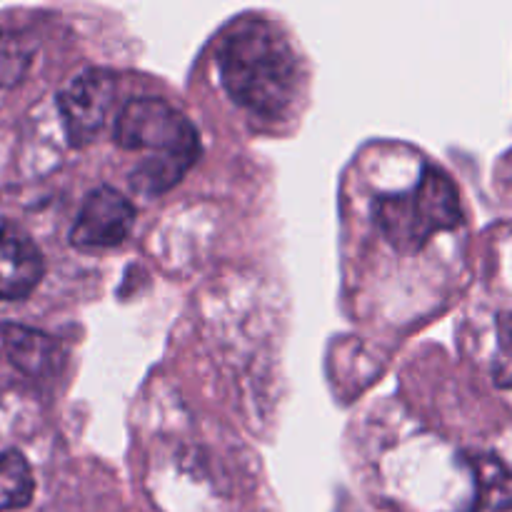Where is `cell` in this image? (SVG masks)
I'll return each mask as SVG.
<instances>
[{
	"label": "cell",
	"mask_w": 512,
	"mask_h": 512,
	"mask_svg": "<svg viewBox=\"0 0 512 512\" xmlns=\"http://www.w3.org/2000/svg\"><path fill=\"white\" fill-rule=\"evenodd\" d=\"M218 70L230 98L263 118H278L298 93V58L288 38L263 18H240L225 30Z\"/></svg>",
	"instance_id": "1"
},
{
	"label": "cell",
	"mask_w": 512,
	"mask_h": 512,
	"mask_svg": "<svg viewBox=\"0 0 512 512\" xmlns=\"http://www.w3.org/2000/svg\"><path fill=\"white\" fill-rule=\"evenodd\" d=\"M375 220L383 238L398 253L413 255L428 245L435 233L463 223L458 188L445 170L428 168L408 193H390L375 203Z\"/></svg>",
	"instance_id": "3"
},
{
	"label": "cell",
	"mask_w": 512,
	"mask_h": 512,
	"mask_svg": "<svg viewBox=\"0 0 512 512\" xmlns=\"http://www.w3.org/2000/svg\"><path fill=\"white\" fill-rule=\"evenodd\" d=\"M115 143L125 150H148L130 173V188L160 195L183 180L200 158L198 130L188 118L160 98L130 100L115 118Z\"/></svg>",
	"instance_id": "2"
},
{
	"label": "cell",
	"mask_w": 512,
	"mask_h": 512,
	"mask_svg": "<svg viewBox=\"0 0 512 512\" xmlns=\"http://www.w3.org/2000/svg\"><path fill=\"white\" fill-rule=\"evenodd\" d=\"M475 470L480 483V508L490 512L512 510V470L495 458H483L475 463Z\"/></svg>",
	"instance_id": "9"
},
{
	"label": "cell",
	"mask_w": 512,
	"mask_h": 512,
	"mask_svg": "<svg viewBox=\"0 0 512 512\" xmlns=\"http://www.w3.org/2000/svg\"><path fill=\"white\" fill-rule=\"evenodd\" d=\"M33 45L20 33H0V90L20 83L30 68Z\"/></svg>",
	"instance_id": "10"
},
{
	"label": "cell",
	"mask_w": 512,
	"mask_h": 512,
	"mask_svg": "<svg viewBox=\"0 0 512 512\" xmlns=\"http://www.w3.org/2000/svg\"><path fill=\"white\" fill-rule=\"evenodd\" d=\"M498 340H500V360L495 378L500 385H512V313H503L498 318Z\"/></svg>",
	"instance_id": "11"
},
{
	"label": "cell",
	"mask_w": 512,
	"mask_h": 512,
	"mask_svg": "<svg viewBox=\"0 0 512 512\" xmlns=\"http://www.w3.org/2000/svg\"><path fill=\"white\" fill-rule=\"evenodd\" d=\"M5 353L20 373L30 378H53L63 368V348L55 338L25 325H0Z\"/></svg>",
	"instance_id": "7"
},
{
	"label": "cell",
	"mask_w": 512,
	"mask_h": 512,
	"mask_svg": "<svg viewBox=\"0 0 512 512\" xmlns=\"http://www.w3.org/2000/svg\"><path fill=\"white\" fill-rule=\"evenodd\" d=\"M33 493L35 483L28 460L15 450L0 455V512L25 508Z\"/></svg>",
	"instance_id": "8"
},
{
	"label": "cell",
	"mask_w": 512,
	"mask_h": 512,
	"mask_svg": "<svg viewBox=\"0 0 512 512\" xmlns=\"http://www.w3.org/2000/svg\"><path fill=\"white\" fill-rule=\"evenodd\" d=\"M43 270V255L30 235L0 218V298H28L43 280Z\"/></svg>",
	"instance_id": "6"
},
{
	"label": "cell",
	"mask_w": 512,
	"mask_h": 512,
	"mask_svg": "<svg viewBox=\"0 0 512 512\" xmlns=\"http://www.w3.org/2000/svg\"><path fill=\"white\" fill-rule=\"evenodd\" d=\"M115 98H118V78L110 70L100 68H90L80 73L58 95L65 133H68V140L75 148L88 145L103 130L105 120L115 108Z\"/></svg>",
	"instance_id": "4"
},
{
	"label": "cell",
	"mask_w": 512,
	"mask_h": 512,
	"mask_svg": "<svg viewBox=\"0 0 512 512\" xmlns=\"http://www.w3.org/2000/svg\"><path fill=\"white\" fill-rule=\"evenodd\" d=\"M135 208L118 190L100 185L90 190L70 230V243L78 248H115L130 235Z\"/></svg>",
	"instance_id": "5"
}]
</instances>
